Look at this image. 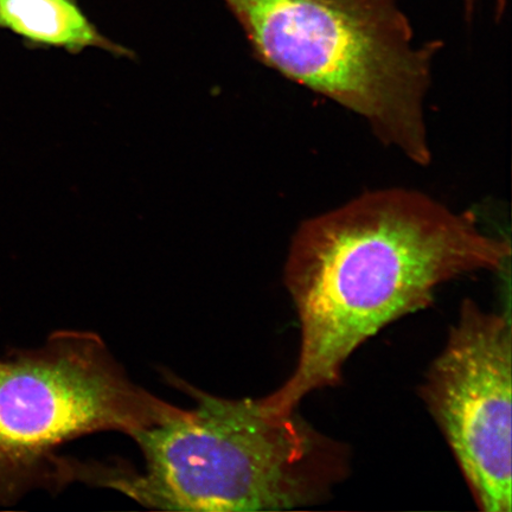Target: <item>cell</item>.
Listing matches in <instances>:
<instances>
[{
  "mask_svg": "<svg viewBox=\"0 0 512 512\" xmlns=\"http://www.w3.org/2000/svg\"><path fill=\"white\" fill-rule=\"evenodd\" d=\"M510 242L485 234L475 215L457 213L418 190L364 192L300 224L285 285L300 322L296 368L265 401L296 413L319 389L336 387L349 357L384 326L426 309L447 281L502 268Z\"/></svg>",
  "mask_w": 512,
  "mask_h": 512,
  "instance_id": "obj_1",
  "label": "cell"
},
{
  "mask_svg": "<svg viewBox=\"0 0 512 512\" xmlns=\"http://www.w3.org/2000/svg\"><path fill=\"white\" fill-rule=\"evenodd\" d=\"M171 381V380H170ZM196 406L131 435L142 472L80 464L78 480L152 509L271 511L322 502L349 472V450L261 399H223L179 379Z\"/></svg>",
  "mask_w": 512,
  "mask_h": 512,
  "instance_id": "obj_2",
  "label": "cell"
},
{
  "mask_svg": "<svg viewBox=\"0 0 512 512\" xmlns=\"http://www.w3.org/2000/svg\"><path fill=\"white\" fill-rule=\"evenodd\" d=\"M224 2L267 67L360 115L413 163H431L425 100L441 46L415 43L396 0Z\"/></svg>",
  "mask_w": 512,
  "mask_h": 512,
  "instance_id": "obj_3",
  "label": "cell"
},
{
  "mask_svg": "<svg viewBox=\"0 0 512 512\" xmlns=\"http://www.w3.org/2000/svg\"><path fill=\"white\" fill-rule=\"evenodd\" d=\"M182 411L131 381L92 332L59 331L0 360V504L59 486L57 448L98 432L131 437Z\"/></svg>",
  "mask_w": 512,
  "mask_h": 512,
  "instance_id": "obj_4",
  "label": "cell"
},
{
  "mask_svg": "<svg viewBox=\"0 0 512 512\" xmlns=\"http://www.w3.org/2000/svg\"><path fill=\"white\" fill-rule=\"evenodd\" d=\"M511 355L508 313L466 299L420 388L485 512H511Z\"/></svg>",
  "mask_w": 512,
  "mask_h": 512,
  "instance_id": "obj_5",
  "label": "cell"
},
{
  "mask_svg": "<svg viewBox=\"0 0 512 512\" xmlns=\"http://www.w3.org/2000/svg\"><path fill=\"white\" fill-rule=\"evenodd\" d=\"M0 29L37 47L79 53L99 48L118 55L127 50L107 40L74 0H0Z\"/></svg>",
  "mask_w": 512,
  "mask_h": 512,
  "instance_id": "obj_6",
  "label": "cell"
},
{
  "mask_svg": "<svg viewBox=\"0 0 512 512\" xmlns=\"http://www.w3.org/2000/svg\"><path fill=\"white\" fill-rule=\"evenodd\" d=\"M477 2L478 0H464L467 15L470 16L472 14ZM505 3H507V0H497V12H499V14H502L504 11Z\"/></svg>",
  "mask_w": 512,
  "mask_h": 512,
  "instance_id": "obj_7",
  "label": "cell"
}]
</instances>
